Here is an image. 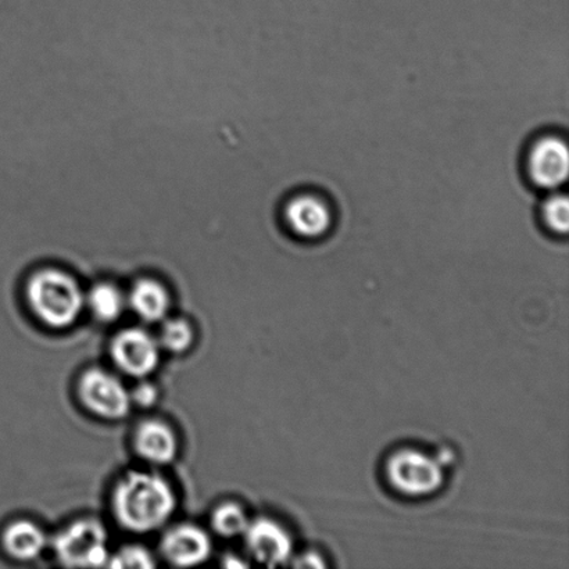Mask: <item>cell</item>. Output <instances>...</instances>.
<instances>
[{"label":"cell","instance_id":"6da1fadb","mask_svg":"<svg viewBox=\"0 0 569 569\" xmlns=\"http://www.w3.org/2000/svg\"><path fill=\"white\" fill-rule=\"evenodd\" d=\"M178 498L172 485L154 471L127 472L111 493V512L127 532L147 535L169 523L177 511Z\"/></svg>","mask_w":569,"mask_h":569},{"label":"cell","instance_id":"7a4b0ae2","mask_svg":"<svg viewBox=\"0 0 569 569\" xmlns=\"http://www.w3.org/2000/svg\"><path fill=\"white\" fill-rule=\"evenodd\" d=\"M28 307L44 327L67 329L86 310V290L70 271L61 267H39L28 276L24 287Z\"/></svg>","mask_w":569,"mask_h":569},{"label":"cell","instance_id":"3957f363","mask_svg":"<svg viewBox=\"0 0 569 569\" xmlns=\"http://www.w3.org/2000/svg\"><path fill=\"white\" fill-rule=\"evenodd\" d=\"M385 476L396 492L407 498H427L445 483L442 459L417 448L393 451L385 462Z\"/></svg>","mask_w":569,"mask_h":569},{"label":"cell","instance_id":"277c9868","mask_svg":"<svg viewBox=\"0 0 569 569\" xmlns=\"http://www.w3.org/2000/svg\"><path fill=\"white\" fill-rule=\"evenodd\" d=\"M56 560L69 568L108 566L110 549L108 529L94 518H82L61 529L50 542Z\"/></svg>","mask_w":569,"mask_h":569},{"label":"cell","instance_id":"5b68a950","mask_svg":"<svg viewBox=\"0 0 569 569\" xmlns=\"http://www.w3.org/2000/svg\"><path fill=\"white\" fill-rule=\"evenodd\" d=\"M77 396L89 415L110 422L126 420L133 407L130 389L103 368H89L81 373Z\"/></svg>","mask_w":569,"mask_h":569},{"label":"cell","instance_id":"8992f818","mask_svg":"<svg viewBox=\"0 0 569 569\" xmlns=\"http://www.w3.org/2000/svg\"><path fill=\"white\" fill-rule=\"evenodd\" d=\"M109 350L117 370L138 381L158 370L163 353L158 338L141 327L121 329L111 340Z\"/></svg>","mask_w":569,"mask_h":569},{"label":"cell","instance_id":"52a82bcc","mask_svg":"<svg viewBox=\"0 0 569 569\" xmlns=\"http://www.w3.org/2000/svg\"><path fill=\"white\" fill-rule=\"evenodd\" d=\"M213 553V542L203 528L180 523L167 529L160 540V555L169 565L192 568L204 565Z\"/></svg>","mask_w":569,"mask_h":569},{"label":"cell","instance_id":"ba28073f","mask_svg":"<svg viewBox=\"0 0 569 569\" xmlns=\"http://www.w3.org/2000/svg\"><path fill=\"white\" fill-rule=\"evenodd\" d=\"M242 538L248 555L260 565L277 567L292 559V537L287 528L272 518L260 517L250 521Z\"/></svg>","mask_w":569,"mask_h":569},{"label":"cell","instance_id":"9c48e42d","mask_svg":"<svg viewBox=\"0 0 569 569\" xmlns=\"http://www.w3.org/2000/svg\"><path fill=\"white\" fill-rule=\"evenodd\" d=\"M529 174L538 187L556 189L567 181L569 152L565 141L549 137L540 139L529 154Z\"/></svg>","mask_w":569,"mask_h":569},{"label":"cell","instance_id":"30bf717a","mask_svg":"<svg viewBox=\"0 0 569 569\" xmlns=\"http://www.w3.org/2000/svg\"><path fill=\"white\" fill-rule=\"evenodd\" d=\"M132 443L139 459L154 467L170 466L180 451L174 429L160 420H144L139 423L133 432Z\"/></svg>","mask_w":569,"mask_h":569},{"label":"cell","instance_id":"8fae6325","mask_svg":"<svg viewBox=\"0 0 569 569\" xmlns=\"http://www.w3.org/2000/svg\"><path fill=\"white\" fill-rule=\"evenodd\" d=\"M127 303L142 322H163L171 310L170 290L158 278L141 277L128 290Z\"/></svg>","mask_w":569,"mask_h":569},{"label":"cell","instance_id":"7c38bea8","mask_svg":"<svg viewBox=\"0 0 569 569\" xmlns=\"http://www.w3.org/2000/svg\"><path fill=\"white\" fill-rule=\"evenodd\" d=\"M284 221L296 236L318 238L332 226V213L322 199L312 194H300L284 206Z\"/></svg>","mask_w":569,"mask_h":569},{"label":"cell","instance_id":"4fadbf2b","mask_svg":"<svg viewBox=\"0 0 569 569\" xmlns=\"http://www.w3.org/2000/svg\"><path fill=\"white\" fill-rule=\"evenodd\" d=\"M0 543L10 559L21 562L38 560L50 545L43 529L27 520L9 523L3 529Z\"/></svg>","mask_w":569,"mask_h":569},{"label":"cell","instance_id":"5bb4252c","mask_svg":"<svg viewBox=\"0 0 569 569\" xmlns=\"http://www.w3.org/2000/svg\"><path fill=\"white\" fill-rule=\"evenodd\" d=\"M86 309L94 320L114 323L128 309L127 293L114 282L100 281L86 292Z\"/></svg>","mask_w":569,"mask_h":569},{"label":"cell","instance_id":"9a60e30c","mask_svg":"<svg viewBox=\"0 0 569 569\" xmlns=\"http://www.w3.org/2000/svg\"><path fill=\"white\" fill-rule=\"evenodd\" d=\"M247 510L236 501H226L217 506L211 515V528L216 535L224 539L243 537L250 523Z\"/></svg>","mask_w":569,"mask_h":569},{"label":"cell","instance_id":"2e32d148","mask_svg":"<svg viewBox=\"0 0 569 569\" xmlns=\"http://www.w3.org/2000/svg\"><path fill=\"white\" fill-rule=\"evenodd\" d=\"M156 338H158L161 351L181 356L192 349L194 331L191 323L187 320L167 317L166 320L161 322L160 332Z\"/></svg>","mask_w":569,"mask_h":569},{"label":"cell","instance_id":"e0dca14e","mask_svg":"<svg viewBox=\"0 0 569 569\" xmlns=\"http://www.w3.org/2000/svg\"><path fill=\"white\" fill-rule=\"evenodd\" d=\"M110 568L149 569L156 567L154 557L141 545L122 546L116 553H110L108 566Z\"/></svg>","mask_w":569,"mask_h":569},{"label":"cell","instance_id":"ac0fdd59","mask_svg":"<svg viewBox=\"0 0 569 569\" xmlns=\"http://www.w3.org/2000/svg\"><path fill=\"white\" fill-rule=\"evenodd\" d=\"M546 224L557 233H567L569 228V202L565 194H555L543 206Z\"/></svg>","mask_w":569,"mask_h":569},{"label":"cell","instance_id":"d6986e66","mask_svg":"<svg viewBox=\"0 0 569 569\" xmlns=\"http://www.w3.org/2000/svg\"><path fill=\"white\" fill-rule=\"evenodd\" d=\"M132 406L138 409L148 410L152 409L159 401V389L147 379H139L136 388L130 390Z\"/></svg>","mask_w":569,"mask_h":569}]
</instances>
